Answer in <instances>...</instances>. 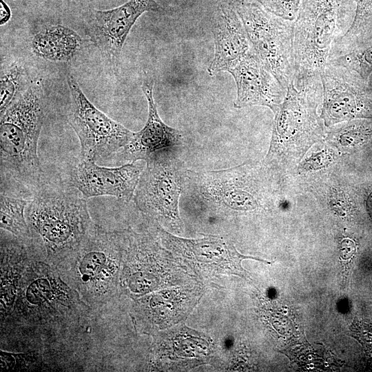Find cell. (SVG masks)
<instances>
[{
	"label": "cell",
	"mask_w": 372,
	"mask_h": 372,
	"mask_svg": "<svg viewBox=\"0 0 372 372\" xmlns=\"http://www.w3.org/2000/svg\"><path fill=\"white\" fill-rule=\"evenodd\" d=\"M43 96L42 81L32 80L1 114V194L30 199L45 180L37 154Z\"/></svg>",
	"instance_id": "obj_1"
},
{
	"label": "cell",
	"mask_w": 372,
	"mask_h": 372,
	"mask_svg": "<svg viewBox=\"0 0 372 372\" xmlns=\"http://www.w3.org/2000/svg\"><path fill=\"white\" fill-rule=\"evenodd\" d=\"M25 216L29 247L54 268L79 248L95 225L86 198L68 183L45 180L30 199Z\"/></svg>",
	"instance_id": "obj_2"
},
{
	"label": "cell",
	"mask_w": 372,
	"mask_h": 372,
	"mask_svg": "<svg viewBox=\"0 0 372 372\" xmlns=\"http://www.w3.org/2000/svg\"><path fill=\"white\" fill-rule=\"evenodd\" d=\"M90 309L55 268L32 258L20 279L12 309L1 322L6 324L1 327L41 333L59 331L78 322Z\"/></svg>",
	"instance_id": "obj_3"
},
{
	"label": "cell",
	"mask_w": 372,
	"mask_h": 372,
	"mask_svg": "<svg viewBox=\"0 0 372 372\" xmlns=\"http://www.w3.org/2000/svg\"><path fill=\"white\" fill-rule=\"evenodd\" d=\"M125 234L95 224L79 248L55 267L90 309L107 304L121 290Z\"/></svg>",
	"instance_id": "obj_4"
},
{
	"label": "cell",
	"mask_w": 372,
	"mask_h": 372,
	"mask_svg": "<svg viewBox=\"0 0 372 372\" xmlns=\"http://www.w3.org/2000/svg\"><path fill=\"white\" fill-rule=\"evenodd\" d=\"M320 75L304 81L298 87L292 82L285 98L273 112L274 120L266 163L300 158L309 147L320 140L324 133L318 107L322 101Z\"/></svg>",
	"instance_id": "obj_5"
},
{
	"label": "cell",
	"mask_w": 372,
	"mask_h": 372,
	"mask_svg": "<svg viewBox=\"0 0 372 372\" xmlns=\"http://www.w3.org/2000/svg\"><path fill=\"white\" fill-rule=\"evenodd\" d=\"M342 0H307L293 23V84L299 87L320 75L333 43L347 31L341 15Z\"/></svg>",
	"instance_id": "obj_6"
},
{
	"label": "cell",
	"mask_w": 372,
	"mask_h": 372,
	"mask_svg": "<svg viewBox=\"0 0 372 372\" xmlns=\"http://www.w3.org/2000/svg\"><path fill=\"white\" fill-rule=\"evenodd\" d=\"M232 3L252 49L287 90L295 75L293 22L269 12L256 3L235 0Z\"/></svg>",
	"instance_id": "obj_7"
},
{
	"label": "cell",
	"mask_w": 372,
	"mask_h": 372,
	"mask_svg": "<svg viewBox=\"0 0 372 372\" xmlns=\"http://www.w3.org/2000/svg\"><path fill=\"white\" fill-rule=\"evenodd\" d=\"M173 152H157L145 161L146 165L133 198L143 214L180 230L178 204L186 169Z\"/></svg>",
	"instance_id": "obj_8"
},
{
	"label": "cell",
	"mask_w": 372,
	"mask_h": 372,
	"mask_svg": "<svg viewBox=\"0 0 372 372\" xmlns=\"http://www.w3.org/2000/svg\"><path fill=\"white\" fill-rule=\"evenodd\" d=\"M66 79L70 93L68 119L79 139L80 158L96 161L123 149L134 132L96 108L72 75L68 74Z\"/></svg>",
	"instance_id": "obj_9"
},
{
	"label": "cell",
	"mask_w": 372,
	"mask_h": 372,
	"mask_svg": "<svg viewBox=\"0 0 372 372\" xmlns=\"http://www.w3.org/2000/svg\"><path fill=\"white\" fill-rule=\"evenodd\" d=\"M320 77L323 88L320 117L326 126L372 116V96L367 83L356 73L327 63Z\"/></svg>",
	"instance_id": "obj_10"
},
{
	"label": "cell",
	"mask_w": 372,
	"mask_h": 372,
	"mask_svg": "<svg viewBox=\"0 0 372 372\" xmlns=\"http://www.w3.org/2000/svg\"><path fill=\"white\" fill-rule=\"evenodd\" d=\"M96 161L80 158L69 172L68 183L87 199L111 196L127 202L134 195L146 162L132 161L117 167H105Z\"/></svg>",
	"instance_id": "obj_11"
},
{
	"label": "cell",
	"mask_w": 372,
	"mask_h": 372,
	"mask_svg": "<svg viewBox=\"0 0 372 372\" xmlns=\"http://www.w3.org/2000/svg\"><path fill=\"white\" fill-rule=\"evenodd\" d=\"M156 0H129L110 10H95L89 34L102 54L117 65L125 40L137 19L146 12H157Z\"/></svg>",
	"instance_id": "obj_12"
},
{
	"label": "cell",
	"mask_w": 372,
	"mask_h": 372,
	"mask_svg": "<svg viewBox=\"0 0 372 372\" xmlns=\"http://www.w3.org/2000/svg\"><path fill=\"white\" fill-rule=\"evenodd\" d=\"M227 72L233 76L237 88L234 107L262 105L275 112L282 103L287 90L267 69L252 48Z\"/></svg>",
	"instance_id": "obj_13"
},
{
	"label": "cell",
	"mask_w": 372,
	"mask_h": 372,
	"mask_svg": "<svg viewBox=\"0 0 372 372\" xmlns=\"http://www.w3.org/2000/svg\"><path fill=\"white\" fill-rule=\"evenodd\" d=\"M161 237L173 249L216 271L247 276L248 273L241 265L242 260L251 258L270 264L262 259L240 254L232 243L219 236H205L200 238L186 239L174 236L163 230L161 231Z\"/></svg>",
	"instance_id": "obj_14"
},
{
	"label": "cell",
	"mask_w": 372,
	"mask_h": 372,
	"mask_svg": "<svg viewBox=\"0 0 372 372\" xmlns=\"http://www.w3.org/2000/svg\"><path fill=\"white\" fill-rule=\"evenodd\" d=\"M212 32L214 55L207 69L210 76L227 72L251 49L242 20L232 2L219 6Z\"/></svg>",
	"instance_id": "obj_15"
},
{
	"label": "cell",
	"mask_w": 372,
	"mask_h": 372,
	"mask_svg": "<svg viewBox=\"0 0 372 372\" xmlns=\"http://www.w3.org/2000/svg\"><path fill=\"white\" fill-rule=\"evenodd\" d=\"M141 89L147 101L148 116L143 128L134 132L121 151L123 157L130 161H145L157 152L174 150L182 141L180 132L166 125L159 116L154 99V81L144 80Z\"/></svg>",
	"instance_id": "obj_16"
},
{
	"label": "cell",
	"mask_w": 372,
	"mask_h": 372,
	"mask_svg": "<svg viewBox=\"0 0 372 372\" xmlns=\"http://www.w3.org/2000/svg\"><path fill=\"white\" fill-rule=\"evenodd\" d=\"M1 319L5 320L14 305L20 279L32 258L30 248L22 240L1 243Z\"/></svg>",
	"instance_id": "obj_17"
},
{
	"label": "cell",
	"mask_w": 372,
	"mask_h": 372,
	"mask_svg": "<svg viewBox=\"0 0 372 372\" xmlns=\"http://www.w3.org/2000/svg\"><path fill=\"white\" fill-rule=\"evenodd\" d=\"M328 63L347 68L368 83L372 74V25L366 24L353 37L335 41Z\"/></svg>",
	"instance_id": "obj_18"
},
{
	"label": "cell",
	"mask_w": 372,
	"mask_h": 372,
	"mask_svg": "<svg viewBox=\"0 0 372 372\" xmlns=\"http://www.w3.org/2000/svg\"><path fill=\"white\" fill-rule=\"evenodd\" d=\"M81 37L69 27L48 25L37 30L32 39L34 54L52 62H68L78 52Z\"/></svg>",
	"instance_id": "obj_19"
},
{
	"label": "cell",
	"mask_w": 372,
	"mask_h": 372,
	"mask_svg": "<svg viewBox=\"0 0 372 372\" xmlns=\"http://www.w3.org/2000/svg\"><path fill=\"white\" fill-rule=\"evenodd\" d=\"M30 199L1 194V229L11 233L28 246L31 234L28 225L25 210Z\"/></svg>",
	"instance_id": "obj_20"
},
{
	"label": "cell",
	"mask_w": 372,
	"mask_h": 372,
	"mask_svg": "<svg viewBox=\"0 0 372 372\" xmlns=\"http://www.w3.org/2000/svg\"><path fill=\"white\" fill-rule=\"evenodd\" d=\"M30 79L24 65L19 61L1 64L0 78V113L2 114L29 86Z\"/></svg>",
	"instance_id": "obj_21"
},
{
	"label": "cell",
	"mask_w": 372,
	"mask_h": 372,
	"mask_svg": "<svg viewBox=\"0 0 372 372\" xmlns=\"http://www.w3.org/2000/svg\"><path fill=\"white\" fill-rule=\"evenodd\" d=\"M256 3L269 12L293 21L298 17L304 0H242Z\"/></svg>",
	"instance_id": "obj_22"
},
{
	"label": "cell",
	"mask_w": 372,
	"mask_h": 372,
	"mask_svg": "<svg viewBox=\"0 0 372 372\" xmlns=\"http://www.w3.org/2000/svg\"><path fill=\"white\" fill-rule=\"evenodd\" d=\"M356 4L355 14L351 24L342 39L354 36L368 20L372 10V0H354ZM339 38V39H340Z\"/></svg>",
	"instance_id": "obj_23"
},
{
	"label": "cell",
	"mask_w": 372,
	"mask_h": 372,
	"mask_svg": "<svg viewBox=\"0 0 372 372\" xmlns=\"http://www.w3.org/2000/svg\"><path fill=\"white\" fill-rule=\"evenodd\" d=\"M333 159L332 152L327 149H323L316 154H313L309 158L303 161L298 169L301 172L316 170L330 165L333 161Z\"/></svg>",
	"instance_id": "obj_24"
},
{
	"label": "cell",
	"mask_w": 372,
	"mask_h": 372,
	"mask_svg": "<svg viewBox=\"0 0 372 372\" xmlns=\"http://www.w3.org/2000/svg\"><path fill=\"white\" fill-rule=\"evenodd\" d=\"M11 15L10 10L9 7L6 4V3L1 0V24L7 22Z\"/></svg>",
	"instance_id": "obj_25"
}]
</instances>
